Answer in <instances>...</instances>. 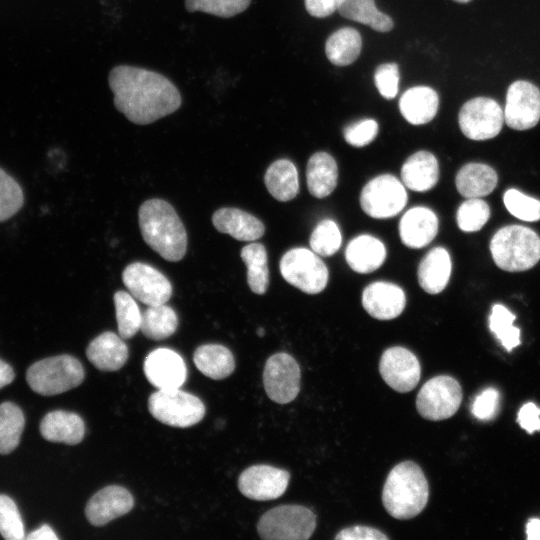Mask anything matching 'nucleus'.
Wrapping results in <instances>:
<instances>
[{
    "mask_svg": "<svg viewBox=\"0 0 540 540\" xmlns=\"http://www.w3.org/2000/svg\"><path fill=\"white\" fill-rule=\"evenodd\" d=\"M40 433L45 440L75 445L84 438L85 424L76 413L54 410L41 420Z\"/></svg>",
    "mask_w": 540,
    "mask_h": 540,
    "instance_id": "obj_23",
    "label": "nucleus"
},
{
    "mask_svg": "<svg viewBox=\"0 0 540 540\" xmlns=\"http://www.w3.org/2000/svg\"><path fill=\"white\" fill-rule=\"evenodd\" d=\"M113 299L119 335L124 340L129 339L140 330L141 311L135 298L128 292L117 291Z\"/></svg>",
    "mask_w": 540,
    "mask_h": 540,
    "instance_id": "obj_37",
    "label": "nucleus"
},
{
    "mask_svg": "<svg viewBox=\"0 0 540 540\" xmlns=\"http://www.w3.org/2000/svg\"><path fill=\"white\" fill-rule=\"evenodd\" d=\"M143 369L148 381L158 389L180 388L187 377L183 358L168 348L151 351L145 358Z\"/></svg>",
    "mask_w": 540,
    "mask_h": 540,
    "instance_id": "obj_17",
    "label": "nucleus"
},
{
    "mask_svg": "<svg viewBox=\"0 0 540 540\" xmlns=\"http://www.w3.org/2000/svg\"><path fill=\"white\" fill-rule=\"evenodd\" d=\"M307 186L316 198L330 195L337 186L338 167L335 159L326 152L314 153L307 162Z\"/></svg>",
    "mask_w": 540,
    "mask_h": 540,
    "instance_id": "obj_29",
    "label": "nucleus"
},
{
    "mask_svg": "<svg viewBox=\"0 0 540 540\" xmlns=\"http://www.w3.org/2000/svg\"><path fill=\"white\" fill-rule=\"evenodd\" d=\"M452 270L451 257L443 247L432 248L418 267V282L429 294H438L447 286Z\"/></svg>",
    "mask_w": 540,
    "mask_h": 540,
    "instance_id": "obj_26",
    "label": "nucleus"
},
{
    "mask_svg": "<svg viewBox=\"0 0 540 540\" xmlns=\"http://www.w3.org/2000/svg\"><path fill=\"white\" fill-rule=\"evenodd\" d=\"M134 500L122 486L110 485L96 492L87 502L85 515L93 526H103L132 510Z\"/></svg>",
    "mask_w": 540,
    "mask_h": 540,
    "instance_id": "obj_18",
    "label": "nucleus"
},
{
    "mask_svg": "<svg viewBox=\"0 0 540 540\" xmlns=\"http://www.w3.org/2000/svg\"><path fill=\"white\" fill-rule=\"evenodd\" d=\"M378 123L374 119H362L347 125L343 130L345 141L353 147L370 144L378 134Z\"/></svg>",
    "mask_w": 540,
    "mask_h": 540,
    "instance_id": "obj_45",
    "label": "nucleus"
},
{
    "mask_svg": "<svg viewBox=\"0 0 540 540\" xmlns=\"http://www.w3.org/2000/svg\"><path fill=\"white\" fill-rule=\"evenodd\" d=\"M128 355L124 339L111 331L98 335L86 348L88 360L102 371L119 370L126 363Z\"/></svg>",
    "mask_w": 540,
    "mask_h": 540,
    "instance_id": "obj_21",
    "label": "nucleus"
},
{
    "mask_svg": "<svg viewBox=\"0 0 540 540\" xmlns=\"http://www.w3.org/2000/svg\"><path fill=\"white\" fill-rule=\"evenodd\" d=\"M300 368L289 354L279 352L266 361L263 384L267 396L278 404L293 401L300 391Z\"/></svg>",
    "mask_w": 540,
    "mask_h": 540,
    "instance_id": "obj_12",
    "label": "nucleus"
},
{
    "mask_svg": "<svg viewBox=\"0 0 540 540\" xmlns=\"http://www.w3.org/2000/svg\"><path fill=\"white\" fill-rule=\"evenodd\" d=\"M28 540H57L54 530L47 524H43L37 530L32 531L26 537Z\"/></svg>",
    "mask_w": 540,
    "mask_h": 540,
    "instance_id": "obj_51",
    "label": "nucleus"
},
{
    "mask_svg": "<svg viewBox=\"0 0 540 540\" xmlns=\"http://www.w3.org/2000/svg\"><path fill=\"white\" fill-rule=\"evenodd\" d=\"M257 335L262 337L264 335V329L263 328H258L257 329Z\"/></svg>",
    "mask_w": 540,
    "mask_h": 540,
    "instance_id": "obj_54",
    "label": "nucleus"
},
{
    "mask_svg": "<svg viewBox=\"0 0 540 540\" xmlns=\"http://www.w3.org/2000/svg\"><path fill=\"white\" fill-rule=\"evenodd\" d=\"M362 305L373 318L391 320L403 312L406 296L398 285L377 281L367 285L363 290Z\"/></svg>",
    "mask_w": 540,
    "mask_h": 540,
    "instance_id": "obj_19",
    "label": "nucleus"
},
{
    "mask_svg": "<svg viewBox=\"0 0 540 540\" xmlns=\"http://www.w3.org/2000/svg\"><path fill=\"white\" fill-rule=\"evenodd\" d=\"M490 251L500 269L508 272L526 271L540 260V237L525 226H505L493 235Z\"/></svg>",
    "mask_w": 540,
    "mask_h": 540,
    "instance_id": "obj_4",
    "label": "nucleus"
},
{
    "mask_svg": "<svg viewBox=\"0 0 540 540\" xmlns=\"http://www.w3.org/2000/svg\"><path fill=\"white\" fill-rule=\"evenodd\" d=\"M338 540H387L389 537L378 529L368 526L347 527L337 533Z\"/></svg>",
    "mask_w": 540,
    "mask_h": 540,
    "instance_id": "obj_48",
    "label": "nucleus"
},
{
    "mask_svg": "<svg viewBox=\"0 0 540 540\" xmlns=\"http://www.w3.org/2000/svg\"><path fill=\"white\" fill-rule=\"evenodd\" d=\"M374 82L382 97L393 99L398 93V65L396 63H384L379 65L374 73Z\"/></svg>",
    "mask_w": 540,
    "mask_h": 540,
    "instance_id": "obj_46",
    "label": "nucleus"
},
{
    "mask_svg": "<svg viewBox=\"0 0 540 540\" xmlns=\"http://www.w3.org/2000/svg\"><path fill=\"white\" fill-rule=\"evenodd\" d=\"M338 12L343 17L368 25L378 32H388L394 25L388 15L376 8L374 0H344Z\"/></svg>",
    "mask_w": 540,
    "mask_h": 540,
    "instance_id": "obj_33",
    "label": "nucleus"
},
{
    "mask_svg": "<svg viewBox=\"0 0 540 540\" xmlns=\"http://www.w3.org/2000/svg\"><path fill=\"white\" fill-rule=\"evenodd\" d=\"M282 277L292 286L307 294H318L328 283L329 272L325 263L313 250L293 248L281 258Z\"/></svg>",
    "mask_w": 540,
    "mask_h": 540,
    "instance_id": "obj_8",
    "label": "nucleus"
},
{
    "mask_svg": "<svg viewBox=\"0 0 540 540\" xmlns=\"http://www.w3.org/2000/svg\"><path fill=\"white\" fill-rule=\"evenodd\" d=\"M176 312L166 304L152 305L142 313V333L152 340H162L170 337L177 329Z\"/></svg>",
    "mask_w": 540,
    "mask_h": 540,
    "instance_id": "obj_35",
    "label": "nucleus"
},
{
    "mask_svg": "<svg viewBox=\"0 0 540 540\" xmlns=\"http://www.w3.org/2000/svg\"><path fill=\"white\" fill-rule=\"evenodd\" d=\"M212 222L219 232L240 241H255L265 232L264 224L258 218L238 208L218 209Z\"/></svg>",
    "mask_w": 540,
    "mask_h": 540,
    "instance_id": "obj_22",
    "label": "nucleus"
},
{
    "mask_svg": "<svg viewBox=\"0 0 540 540\" xmlns=\"http://www.w3.org/2000/svg\"><path fill=\"white\" fill-rule=\"evenodd\" d=\"M517 420L530 434L540 430V408L532 402L524 404L518 412Z\"/></svg>",
    "mask_w": 540,
    "mask_h": 540,
    "instance_id": "obj_49",
    "label": "nucleus"
},
{
    "mask_svg": "<svg viewBox=\"0 0 540 540\" xmlns=\"http://www.w3.org/2000/svg\"><path fill=\"white\" fill-rule=\"evenodd\" d=\"M344 0H305L307 12L317 18H323L338 11Z\"/></svg>",
    "mask_w": 540,
    "mask_h": 540,
    "instance_id": "obj_50",
    "label": "nucleus"
},
{
    "mask_svg": "<svg viewBox=\"0 0 540 540\" xmlns=\"http://www.w3.org/2000/svg\"><path fill=\"white\" fill-rule=\"evenodd\" d=\"M108 83L116 109L135 124L153 123L175 112L182 103L173 82L141 67L118 65L110 71Z\"/></svg>",
    "mask_w": 540,
    "mask_h": 540,
    "instance_id": "obj_1",
    "label": "nucleus"
},
{
    "mask_svg": "<svg viewBox=\"0 0 540 540\" xmlns=\"http://www.w3.org/2000/svg\"><path fill=\"white\" fill-rule=\"evenodd\" d=\"M139 226L145 242L168 261L181 260L187 233L174 208L162 199H150L139 208Z\"/></svg>",
    "mask_w": 540,
    "mask_h": 540,
    "instance_id": "obj_2",
    "label": "nucleus"
},
{
    "mask_svg": "<svg viewBox=\"0 0 540 540\" xmlns=\"http://www.w3.org/2000/svg\"><path fill=\"white\" fill-rule=\"evenodd\" d=\"M526 533L529 540L540 539V520L537 518L530 519L526 525Z\"/></svg>",
    "mask_w": 540,
    "mask_h": 540,
    "instance_id": "obj_53",
    "label": "nucleus"
},
{
    "mask_svg": "<svg viewBox=\"0 0 540 540\" xmlns=\"http://www.w3.org/2000/svg\"><path fill=\"white\" fill-rule=\"evenodd\" d=\"M379 371L386 384L400 393L414 389L421 376L417 357L407 348L400 346L390 347L383 352Z\"/></svg>",
    "mask_w": 540,
    "mask_h": 540,
    "instance_id": "obj_15",
    "label": "nucleus"
},
{
    "mask_svg": "<svg viewBox=\"0 0 540 540\" xmlns=\"http://www.w3.org/2000/svg\"><path fill=\"white\" fill-rule=\"evenodd\" d=\"M0 534L7 540H22L24 525L14 500L0 494Z\"/></svg>",
    "mask_w": 540,
    "mask_h": 540,
    "instance_id": "obj_42",
    "label": "nucleus"
},
{
    "mask_svg": "<svg viewBox=\"0 0 540 540\" xmlns=\"http://www.w3.org/2000/svg\"><path fill=\"white\" fill-rule=\"evenodd\" d=\"M438 232L436 214L425 206H415L402 216L399 235L402 243L413 249L427 246Z\"/></svg>",
    "mask_w": 540,
    "mask_h": 540,
    "instance_id": "obj_20",
    "label": "nucleus"
},
{
    "mask_svg": "<svg viewBox=\"0 0 540 540\" xmlns=\"http://www.w3.org/2000/svg\"><path fill=\"white\" fill-rule=\"evenodd\" d=\"M264 182L268 192L281 202L292 200L299 191L297 169L288 159L274 161L265 173Z\"/></svg>",
    "mask_w": 540,
    "mask_h": 540,
    "instance_id": "obj_31",
    "label": "nucleus"
},
{
    "mask_svg": "<svg viewBox=\"0 0 540 540\" xmlns=\"http://www.w3.org/2000/svg\"><path fill=\"white\" fill-rule=\"evenodd\" d=\"M316 528V516L301 505H280L258 521L257 532L265 540H307Z\"/></svg>",
    "mask_w": 540,
    "mask_h": 540,
    "instance_id": "obj_6",
    "label": "nucleus"
},
{
    "mask_svg": "<svg viewBox=\"0 0 540 540\" xmlns=\"http://www.w3.org/2000/svg\"><path fill=\"white\" fill-rule=\"evenodd\" d=\"M148 409L159 422L179 428L200 422L205 415L203 402L179 388L158 389L148 399Z\"/></svg>",
    "mask_w": 540,
    "mask_h": 540,
    "instance_id": "obj_7",
    "label": "nucleus"
},
{
    "mask_svg": "<svg viewBox=\"0 0 540 540\" xmlns=\"http://www.w3.org/2000/svg\"><path fill=\"white\" fill-rule=\"evenodd\" d=\"M438 178L437 158L425 150L409 156L401 168V181L406 188L412 191H428L437 184Z\"/></svg>",
    "mask_w": 540,
    "mask_h": 540,
    "instance_id": "obj_24",
    "label": "nucleus"
},
{
    "mask_svg": "<svg viewBox=\"0 0 540 540\" xmlns=\"http://www.w3.org/2000/svg\"><path fill=\"white\" fill-rule=\"evenodd\" d=\"M455 2H458V3H468L470 2L471 0H454Z\"/></svg>",
    "mask_w": 540,
    "mask_h": 540,
    "instance_id": "obj_55",
    "label": "nucleus"
},
{
    "mask_svg": "<svg viewBox=\"0 0 540 540\" xmlns=\"http://www.w3.org/2000/svg\"><path fill=\"white\" fill-rule=\"evenodd\" d=\"M462 133L471 140L496 137L503 126L504 112L498 102L488 97H476L463 104L458 115Z\"/></svg>",
    "mask_w": 540,
    "mask_h": 540,
    "instance_id": "obj_11",
    "label": "nucleus"
},
{
    "mask_svg": "<svg viewBox=\"0 0 540 540\" xmlns=\"http://www.w3.org/2000/svg\"><path fill=\"white\" fill-rule=\"evenodd\" d=\"M540 120V89L531 82L517 80L507 89L504 121L515 130L531 129Z\"/></svg>",
    "mask_w": 540,
    "mask_h": 540,
    "instance_id": "obj_14",
    "label": "nucleus"
},
{
    "mask_svg": "<svg viewBox=\"0 0 540 540\" xmlns=\"http://www.w3.org/2000/svg\"><path fill=\"white\" fill-rule=\"evenodd\" d=\"M516 316L501 304L492 307L489 327L503 347L508 351L520 344V329L513 325Z\"/></svg>",
    "mask_w": 540,
    "mask_h": 540,
    "instance_id": "obj_38",
    "label": "nucleus"
},
{
    "mask_svg": "<svg viewBox=\"0 0 540 540\" xmlns=\"http://www.w3.org/2000/svg\"><path fill=\"white\" fill-rule=\"evenodd\" d=\"M122 280L129 293L148 306L165 304L172 295L167 277L145 263L129 264L122 273Z\"/></svg>",
    "mask_w": 540,
    "mask_h": 540,
    "instance_id": "obj_13",
    "label": "nucleus"
},
{
    "mask_svg": "<svg viewBox=\"0 0 540 540\" xmlns=\"http://www.w3.org/2000/svg\"><path fill=\"white\" fill-rule=\"evenodd\" d=\"M384 244L371 235H359L353 238L345 250V258L350 268L360 274H367L378 269L386 259Z\"/></svg>",
    "mask_w": 540,
    "mask_h": 540,
    "instance_id": "obj_25",
    "label": "nucleus"
},
{
    "mask_svg": "<svg viewBox=\"0 0 540 540\" xmlns=\"http://www.w3.org/2000/svg\"><path fill=\"white\" fill-rule=\"evenodd\" d=\"M84 369L71 355H57L33 363L26 372L30 388L43 396L61 394L79 386L84 380Z\"/></svg>",
    "mask_w": 540,
    "mask_h": 540,
    "instance_id": "obj_5",
    "label": "nucleus"
},
{
    "mask_svg": "<svg viewBox=\"0 0 540 540\" xmlns=\"http://www.w3.org/2000/svg\"><path fill=\"white\" fill-rule=\"evenodd\" d=\"M25 426L22 410L12 402L0 404V454L6 455L18 446Z\"/></svg>",
    "mask_w": 540,
    "mask_h": 540,
    "instance_id": "obj_36",
    "label": "nucleus"
},
{
    "mask_svg": "<svg viewBox=\"0 0 540 540\" xmlns=\"http://www.w3.org/2000/svg\"><path fill=\"white\" fill-rule=\"evenodd\" d=\"M462 402V389L456 379L448 375L431 378L421 387L416 408L425 419L440 421L452 417Z\"/></svg>",
    "mask_w": 540,
    "mask_h": 540,
    "instance_id": "obj_9",
    "label": "nucleus"
},
{
    "mask_svg": "<svg viewBox=\"0 0 540 540\" xmlns=\"http://www.w3.org/2000/svg\"><path fill=\"white\" fill-rule=\"evenodd\" d=\"M507 210L516 218L534 222L540 220V201L516 189H509L503 196Z\"/></svg>",
    "mask_w": 540,
    "mask_h": 540,
    "instance_id": "obj_44",
    "label": "nucleus"
},
{
    "mask_svg": "<svg viewBox=\"0 0 540 540\" xmlns=\"http://www.w3.org/2000/svg\"><path fill=\"white\" fill-rule=\"evenodd\" d=\"M15 373L13 368L0 359V389L14 381Z\"/></svg>",
    "mask_w": 540,
    "mask_h": 540,
    "instance_id": "obj_52",
    "label": "nucleus"
},
{
    "mask_svg": "<svg viewBox=\"0 0 540 540\" xmlns=\"http://www.w3.org/2000/svg\"><path fill=\"white\" fill-rule=\"evenodd\" d=\"M361 48V35L351 27L336 30L328 37L325 44L328 60L337 66H346L353 63L358 58Z\"/></svg>",
    "mask_w": 540,
    "mask_h": 540,
    "instance_id": "obj_32",
    "label": "nucleus"
},
{
    "mask_svg": "<svg viewBox=\"0 0 540 540\" xmlns=\"http://www.w3.org/2000/svg\"><path fill=\"white\" fill-rule=\"evenodd\" d=\"M437 92L428 86H415L405 91L399 100L402 116L413 125L430 122L438 111Z\"/></svg>",
    "mask_w": 540,
    "mask_h": 540,
    "instance_id": "obj_27",
    "label": "nucleus"
},
{
    "mask_svg": "<svg viewBox=\"0 0 540 540\" xmlns=\"http://www.w3.org/2000/svg\"><path fill=\"white\" fill-rule=\"evenodd\" d=\"M428 498L427 479L416 463L403 461L392 468L384 483L382 502L393 518H414L423 511Z\"/></svg>",
    "mask_w": 540,
    "mask_h": 540,
    "instance_id": "obj_3",
    "label": "nucleus"
},
{
    "mask_svg": "<svg viewBox=\"0 0 540 540\" xmlns=\"http://www.w3.org/2000/svg\"><path fill=\"white\" fill-rule=\"evenodd\" d=\"M498 408L499 392L495 388H487L475 398L472 413L479 420H490L497 414Z\"/></svg>",
    "mask_w": 540,
    "mask_h": 540,
    "instance_id": "obj_47",
    "label": "nucleus"
},
{
    "mask_svg": "<svg viewBox=\"0 0 540 540\" xmlns=\"http://www.w3.org/2000/svg\"><path fill=\"white\" fill-rule=\"evenodd\" d=\"M24 194L19 183L0 168V222L14 216L23 206Z\"/></svg>",
    "mask_w": 540,
    "mask_h": 540,
    "instance_id": "obj_41",
    "label": "nucleus"
},
{
    "mask_svg": "<svg viewBox=\"0 0 540 540\" xmlns=\"http://www.w3.org/2000/svg\"><path fill=\"white\" fill-rule=\"evenodd\" d=\"M310 247L317 255L329 257L340 248L342 236L336 222L331 219L320 221L310 236Z\"/></svg>",
    "mask_w": 540,
    "mask_h": 540,
    "instance_id": "obj_39",
    "label": "nucleus"
},
{
    "mask_svg": "<svg viewBox=\"0 0 540 540\" xmlns=\"http://www.w3.org/2000/svg\"><path fill=\"white\" fill-rule=\"evenodd\" d=\"M498 175L484 163H467L458 171L455 184L458 192L466 198H480L490 194L496 187Z\"/></svg>",
    "mask_w": 540,
    "mask_h": 540,
    "instance_id": "obj_28",
    "label": "nucleus"
},
{
    "mask_svg": "<svg viewBox=\"0 0 540 540\" xmlns=\"http://www.w3.org/2000/svg\"><path fill=\"white\" fill-rule=\"evenodd\" d=\"M251 0H185L189 12L201 11L215 16L230 18L247 9Z\"/></svg>",
    "mask_w": 540,
    "mask_h": 540,
    "instance_id": "obj_43",
    "label": "nucleus"
},
{
    "mask_svg": "<svg viewBox=\"0 0 540 540\" xmlns=\"http://www.w3.org/2000/svg\"><path fill=\"white\" fill-rule=\"evenodd\" d=\"M193 361L202 374L214 380L228 377L235 369L232 352L219 344L199 346L193 354Z\"/></svg>",
    "mask_w": 540,
    "mask_h": 540,
    "instance_id": "obj_30",
    "label": "nucleus"
},
{
    "mask_svg": "<svg viewBox=\"0 0 540 540\" xmlns=\"http://www.w3.org/2000/svg\"><path fill=\"white\" fill-rule=\"evenodd\" d=\"M288 471L270 465H254L245 469L238 478V488L247 498L257 501L273 500L287 489Z\"/></svg>",
    "mask_w": 540,
    "mask_h": 540,
    "instance_id": "obj_16",
    "label": "nucleus"
},
{
    "mask_svg": "<svg viewBox=\"0 0 540 540\" xmlns=\"http://www.w3.org/2000/svg\"><path fill=\"white\" fill-rule=\"evenodd\" d=\"M241 258L247 267V283L252 292L262 295L269 284L267 251L261 243H251L241 250Z\"/></svg>",
    "mask_w": 540,
    "mask_h": 540,
    "instance_id": "obj_34",
    "label": "nucleus"
},
{
    "mask_svg": "<svg viewBox=\"0 0 540 540\" xmlns=\"http://www.w3.org/2000/svg\"><path fill=\"white\" fill-rule=\"evenodd\" d=\"M489 217V205L479 198H468L459 206L456 214L458 227L464 232L480 230Z\"/></svg>",
    "mask_w": 540,
    "mask_h": 540,
    "instance_id": "obj_40",
    "label": "nucleus"
},
{
    "mask_svg": "<svg viewBox=\"0 0 540 540\" xmlns=\"http://www.w3.org/2000/svg\"><path fill=\"white\" fill-rule=\"evenodd\" d=\"M407 203V192L402 181L391 174L371 179L362 189V210L375 219H387L400 213Z\"/></svg>",
    "mask_w": 540,
    "mask_h": 540,
    "instance_id": "obj_10",
    "label": "nucleus"
}]
</instances>
